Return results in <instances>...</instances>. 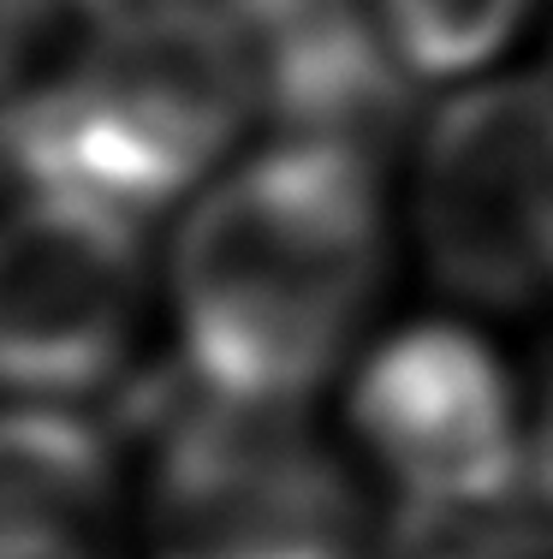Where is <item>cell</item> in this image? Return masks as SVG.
<instances>
[{"label":"cell","instance_id":"cell-2","mask_svg":"<svg viewBox=\"0 0 553 559\" xmlns=\"http://www.w3.org/2000/svg\"><path fill=\"white\" fill-rule=\"evenodd\" d=\"M256 108L244 24L208 0L108 19L77 66L0 108V167L31 197L149 221L227 155Z\"/></svg>","mask_w":553,"mask_h":559},{"label":"cell","instance_id":"cell-5","mask_svg":"<svg viewBox=\"0 0 553 559\" xmlns=\"http://www.w3.org/2000/svg\"><path fill=\"white\" fill-rule=\"evenodd\" d=\"M417 226L434 274L477 304L553 292V78L470 90L429 126Z\"/></svg>","mask_w":553,"mask_h":559},{"label":"cell","instance_id":"cell-10","mask_svg":"<svg viewBox=\"0 0 553 559\" xmlns=\"http://www.w3.org/2000/svg\"><path fill=\"white\" fill-rule=\"evenodd\" d=\"M434 559H553V530H477L465 542H446Z\"/></svg>","mask_w":553,"mask_h":559},{"label":"cell","instance_id":"cell-7","mask_svg":"<svg viewBox=\"0 0 553 559\" xmlns=\"http://www.w3.org/2000/svg\"><path fill=\"white\" fill-rule=\"evenodd\" d=\"M244 36L256 55V102L286 126V138L339 143L369 162L399 138L411 72L358 0H310Z\"/></svg>","mask_w":553,"mask_h":559},{"label":"cell","instance_id":"cell-3","mask_svg":"<svg viewBox=\"0 0 553 559\" xmlns=\"http://www.w3.org/2000/svg\"><path fill=\"white\" fill-rule=\"evenodd\" d=\"M155 429V559H369L351 476L286 411L167 393Z\"/></svg>","mask_w":553,"mask_h":559},{"label":"cell","instance_id":"cell-6","mask_svg":"<svg viewBox=\"0 0 553 559\" xmlns=\"http://www.w3.org/2000/svg\"><path fill=\"white\" fill-rule=\"evenodd\" d=\"M137 310V221L72 197H31L0 221V388H101L125 364Z\"/></svg>","mask_w":553,"mask_h":559},{"label":"cell","instance_id":"cell-12","mask_svg":"<svg viewBox=\"0 0 553 559\" xmlns=\"http://www.w3.org/2000/svg\"><path fill=\"white\" fill-rule=\"evenodd\" d=\"M530 483H536V495L553 506V388H548L542 423H536V441H530Z\"/></svg>","mask_w":553,"mask_h":559},{"label":"cell","instance_id":"cell-13","mask_svg":"<svg viewBox=\"0 0 553 559\" xmlns=\"http://www.w3.org/2000/svg\"><path fill=\"white\" fill-rule=\"evenodd\" d=\"M72 7L96 12V19L108 24V19H125V12H143V7H167V0H72Z\"/></svg>","mask_w":553,"mask_h":559},{"label":"cell","instance_id":"cell-4","mask_svg":"<svg viewBox=\"0 0 553 559\" xmlns=\"http://www.w3.org/2000/svg\"><path fill=\"white\" fill-rule=\"evenodd\" d=\"M351 435L393 483L417 542L512 506L530 476L500 357L446 322L405 328L358 369Z\"/></svg>","mask_w":553,"mask_h":559},{"label":"cell","instance_id":"cell-8","mask_svg":"<svg viewBox=\"0 0 553 559\" xmlns=\"http://www.w3.org/2000/svg\"><path fill=\"white\" fill-rule=\"evenodd\" d=\"M113 447L89 417L31 405L0 417V559H101Z\"/></svg>","mask_w":553,"mask_h":559},{"label":"cell","instance_id":"cell-9","mask_svg":"<svg viewBox=\"0 0 553 559\" xmlns=\"http://www.w3.org/2000/svg\"><path fill=\"white\" fill-rule=\"evenodd\" d=\"M530 0H381V31L411 78H465L518 36Z\"/></svg>","mask_w":553,"mask_h":559},{"label":"cell","instance_id":"cell-11","mask_svg":"<svg viewBox=\"0 0 553 559\" xmlns=\"http://www.w3.org/2000/svg\"><path fill=\"white\" fill-rule=\"evenodd\" d=\"M55 7L60 0H0V84L19 72V60L31 55V43L43 36Z\"/></svg>","mask_w":553,"mask_h":559},{"label":"cell","instance_id":"cell-1","mask_svg":"<svg viewBox=\"0 0 553 559\" xmlns=\"http://www.w3.org/2000/svg\"><path fill=\"white\" fill-rule=\"evenodd\" d=\"M375 167L286 138L196 203L173 250L184 369L232 405L292 411L346 357L381 280Z\"/></svg>","mask_w":553,"mask_h":559}]
</instances>
